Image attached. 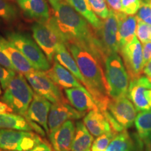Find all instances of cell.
I'll return each mask as SVG.
<instances>
[{"instance_id":"37","label":"cell","mask_w":151,"mask_h":151,"mask_svg":"<svg viewBox=\"0 0 151 151\" xmlns=\"http://www.w3.org/2000/svg\"><path fill=\"white\" fill-rule=\"evenodd\" d=\"M143 56L144 65L151 60V41L143 43Z\"/></svg>"},{"instance_id":"36","label":"cell","mask_w":151,"mask_h":151,"mask_svg":"<svg viewBox=\"0 0 151 151\" xmlns=\"http://www.w3.org/2000/svg\"><path fill=\"white\" fill-rule=\"evenodd\" d=\"M0 65L3 66L4 67L6 68V69H10V70L16 71L10 60L9 59L8 57L6 55L4 52L1 50V48H0Z\"/></svg>"},{"instance_id":"24","label":"cell","mask_w":151,"mask_h":151,"mask_svg":"<svg viewBox=\"0 0 151 151\" xmlns=\"http://www.w3.org/2000/svg\"><path fill=\"white\" fill-rule=\"evenodd\" d=\"M0 129L34 131L29 120L17 113H0Z\"/></svg>"},{"instance_id":"14","label":"cell","mask_w":151,"mask_h":151,"mask_svg":"<svg viewBox=\"0 0 151 151\" xmlns=\"http://www.w3.org/2000/svg\"><path fill=\"white\" fill-rule=\"evenodd\" d=\"M76 125L69 120L55 131L48 134L49 141L55 151H69L74 137Z\"/></svg>"},{"instance_id":"28","label":"cell","mask_w":151,"mask_h":151,"mask_svg":"<svg viewBox=\"0 0 151 151\" xmlns=\"http://www.w3.org/2000/svg\"><path fill=\"white\" fill-rule=\"evenodd\" d=\"M18 10L13 4L6 0H0V18L7 22H13L18 19Z\"/></svg>"},{"instance_id":"17","label":"cell","mask_w":151,"mask_h":151,"mask_svg":"<svg viewBox=\"0 0 151 151\" xmlns=\"http://www.w3.org/2000/svg\"><path fill=\"white\" fill-rule=\"evenodd\" d=\"M0 48L10 60L15 69L18 73L26 75L35 71L32 65L13 43L0 36Z\"/></svg>"},{"instance_id":"16","label":"cell","mask_w":151,"mask_h":151,"mask_svg":"<svg viewBox=\"0 0 151 151\" xmlns=\"http://www.w3.org/2000/svg\"><path fill=\"white\" fill-rule=\"evenodd\" d=\"M149 83L150 81L148 78L142 76L130 81L127 97L134 106L137 112L150 109L146 95V90L149 88Z\"/></svg>"},{"instance_id":"23","label":"cell","mask_w":151,"mask_h":151,"mask_svg":"<svg viewBox=\"0 0 151 151\" xmlns=\"http://www.w3.org/2000/svg\"><path fill=\"white\" fill-rule=\"evenodd\" d=\"M76 130L74 137L71 143V151H88L90 150L94 138L83 122L78 120L75 124Z\"/></svg>"},{"instance_id":"4","label":"cell","mask_w":151,"mask_h":151,"mask_svg":"<svg viewBox=\"0 0 151 151\" xmlns=\"http://www.w3.org/2000/svg\"><path fill=\"white\" fill-rule=\"evenodd\" d=\"M104 69L111 99L127 97L130 78L118 53H111L106 58Z\"/></svg>"},{"instance_id":"11","label":"cell","mask_w":151,"mask_h":151,"mask_svg":"<svg viewBox=\"0 0 151 151\" xmlns=\"http://www.w3.org/2000/svg\"><path fill=\"white\" fill-rule=\"evenodd\" d=\"M32 31L35 41L51 63L57 47L60 42L59 38L47 23L35 22L32 25Z\"/></svg>"},{"instance_id":"8","label":"cell","mask_w":151,"mask_h":151,"mask_svg":"<svg viewBox=\"0 0 151 151\" xmlns=\"http://www.w3.org/2000/svg\"><path fill=\"white\" fill-rule=\"evenodd\" d=\"M101 52L105 59L111 53H118V19L116 14L110 11L109 16L103 22L102 26L96 31Z\"/></svg>"},{"instance_id":"25","label":"cell","mask_w":151,"mask_h":151,"mask_svg":"<svg viewBox=\"0 0 151 151\" xmlns=\"http://www.w3.org/2000/svg\"><path fill=\"white\" fill-rule=\"evenodd\" d=\"M73 9L82 16L97 31L102 26L103 22L92 10L88 0H66Z\"/></svg>"},{"instance_id":"6","label":"cell","mask_w":151,"mask_h":151,"mask_svg":"<svg viewBox=\"0 0 151 151\" xmlns=\"http://www.w3.org/2000/svg\"><path fill=\"white\" fill-rule=\"evenodd\" d=\"M42 140L33 131L0 129V150L29 151Z\"/></svg>"},{"instance_id":"38","label":"cell","mask_w":151,"mask_h":151,"mask_svg":"<svg viewBox=\"0 0 151 151\" xmlns=\"http://www.w3.org/2000/svg\"><path fill=\"white\" fill-rule=\"evenodd\" d=\"M29 151H52L51 146L46 141H41Z\"/></svg>"},{"instance_id":"32","label":"cell","mask_w":151,"mask_h":151,"mask_svg":"<svg viewBox=\"0 0 151 151\" xmlns=\"http://www.w3.org/2000/svg\"><path fill=\"white\" fill-rule=\"evenodd\" d=\"M141 0H121V11L127 16H134L141 6Z\"/></svg>"},{"instance_id":"18","label":"cell","mask_w":151,"mask_h":151,"mask_svg":"<svg viewBox=\"0 0 151 151\" xmlns=\"http://www.w3.org/2000/svg\"><path fill=\"white\" fill-rule=\"evenodd\" d=\"M27 18L46 23L50 18L49 6L46 0H17Z\"/></svg>"},{"instance_id":"12","label":"cell","mask_w":151,"mask_h":151,"mask_svg":"<svg viewBox=\"0 0 151 151\" xmlns=\"http://www.w3.org/2000/svg\"><path fill=\"white\" fill-rule=\"evenodd\" d=\"M86 115L73 108L68 101L52 104L48 116L49 133L55 131L67 120H79Z\"/></svg>"},{"instance_id":"5","label":"cell","mask_w":151,"mask_h":151,"mask_svg":"<svg viewBox=\"0 0 151 151\" xmlns=\"http://www.w3.org/2000/svg\"><path fill=\"white\" fill-rule=\"evenodd\" d=\"M7 39L23 54L35 70L47 71L51 68L50 62L35 41L27 33L9 32Z\"/></svg>"},{"instance_id":"13","label":"cell","mask_w":151,"mask_h":151,"mask_svg":"<svg viewBox=\"0 0 151 151\" xmlns=\"http://www.w3.org/2000/svg\"><path fill=\"white\" fill-rule=\"evenodd\" d=\"M51 106V102L48 99L35 93L25 118L39 124L47 134H49L48 116Z\"/></svg>"},{"instance_id":"3","label":"cell","mask_w":151,"mask_h":151,"mask_svg":"<svg viewBox=\"0 0 151 151\" xmlns=\"http://www.w3.org/2000/svg\"><path fill=\"white\" fill-rule=\"evenodd\" d=\"M34 95V90L25 76L18 73L11 79L4 90L1 100L7 104L15 113L25 118Z\"/></svg>"},{"instance_id":"46","label":"cell","mask_w":151,"mask_h":151,"mask_svg":"<svg viewBox=\"0 0 151 151\" xmlns=\"http://www.w3.org/2000/svg\"><path fill=\"white\" fill-rule=\"evenodd\" d=\"M0 151H4V150H0Z\"/></svg>"},{"instance_id":"47","label":"cell","mask_w":151,"mask_h":151,"mask_svg":"<svg viewBox=\"0 0 151 151\" xmlns=\"http://www.w3.org/2000/svg\"><path fill=\"white\" fill-rule=\"evenodd\" d=\"M69 151H71V150H69Z\"/></svg>"},{"instance_id":"22","label":"cell","mask_w":151,"mask_h":151,"mask_svg":"<svg viewBox=\"0 0 151 151\" xmlns=\"http://www.w3.org/2000/svg\"><path fill=\"white\" fill-rule=\"evenodd\" d=\"M55 61L69 70L85 86V80L79 70L76 62L64 43L60 41L54 55Z\"/></svg>"},{"instance_id":"44","label":"cell","mask_w":151,"mask_h":151,"mask_svg":"<svg viewBox=\"0 0 151 151\" xmlns=\"http://www.w3.org/2000/svg\"><path fill=\"white\" fill-rule=\"evenodd\" d=\"M1 94V87H0V94Z\"/></svg>"},{"instance_id":"2","label":"cell","mask_w":151,"mask_h":151,"mask_svg":"<svg viewBox=\"0 0 151 151\" xmlns=\"http://www.w3.org/2000/svg\"><path fill=\"white\" fill-rule=\"evenodd\" d=\"M65 46L76 62L85 80V87L94 97L99 110H107L111 97L105 76L104 58L78 43H67Z\"/></svg>"},{"instance_id":"20","label":"cell","mask_w":151,"mask_h":151,"mask_svg":"<svg viewBox=\"0 0 151 151\" xmlns=\"http://www.w3.org/2000/svg\"><path fill=\"white\" fill-rule=\"evenodd\" d=\"M83 122L90 133L95 137L113 130L108 119L99 109L89 111L84 116Z\"/></svg>"},{"instance_id":"30","label":"cell","mask_w":151,"mask_h":151,"mask_svg":"<svg viewBox=\"0 0 151 151\" xmlns=\"http://www.w3.org/2000/svg\"><path fill=\"white\" fill-rule=\"evenodd\" d=\"M93 12L101 19H106L110 14L106 0H88Z\"/></svg>"},{"instance_id":"35","label":"cell","mask_w":151,"mask_h":151,"mask_svg":"<svg viewBox=\"0 0 151 151\" xmlns=\"http://www.w3.org/2000/svg\"><path fill=\"white\" fill-rule=\"evenodd\" d=\"M109 10L115 14L122 12L121 11V0H106Z\"/></svg>"},{"instance_id":"40","label":"cell","mask_w":151,"mask_h":151,"mask_svg":"<svg viewBox=\"0 0 151 151\" xmlns=\"http://www.w3.org/2000/svg\"><path fill=\"white\" fill-rule=\"evenodd\" d=\"M143 73L150 81H151V60L148 61L143 67Z\"/></svg>"},{"instance_id":"15","label":"cell","mask_w":151,"mask_h":151,"mask_svg":"<svg viewBox=\"0 0 151 151\" xmlns=\"http://www.w3.org/2000/svg\"><path fill=\"white\" fill-rule=\"evenodd\" d=\"M66 97L73 108L86 113L99 109L95 100L86 88H73L65 90Z\"/></svg>"},{"instance_id":"31","label":"cell","mask_w":151,"mask_h":151,"mask_svg":"<svg viewBox=\"0 0 151 151\" xmlns=\"http://www.w3.org/2000/svg\"><path fill=\"white\" fill-rule=\"evenodd\" d=\"M136 36L141 43H145L151 40V25L146 22L137 20Z\"/></svg>"},{"instance_id":"41","label":"cell","mask_w":151,"mask_h":151,"mask_svg":"<svg viewBox=\"0 0 151 151\" xmlns=\"http://www.w3.org/2000/svg\"><path fill=\"white\" fill-rule=\"evenodd\" d=\"M146 151H151V134L143 140Z\"/></svg>"},{"instance_id":"34","label":"cell","mask_w":151,"mask_h":151,"mask_svg":"<svg viewBox=\"0 0 151 151\" xmlns=\"http://www.w3.org/2000/svg\"><path fill=\"white\" fill-rule=\"evenodd\" d=\"M16 74V71L10 70L0 65V83L2 89L6 90L11 79Z\"/></svg>"},{"instance_id":"27","label":"cell","mask_w":151,"mask_h":151,"mask_svg":"<svg viewBox=\"0 0 151 151\" xmlns=\"http://www.w3.org/2000/svg\"><path fill=\"white\" fill-rule=\"evenodd\" d=\"M133 148V140L125 129L113 138L106 151H132Z\"/></svg>"},{"instance_id":"10","label":"cell","mask_w":151,"mask_h":151,"mask_svg":"<svg viewBox=\"0 0 151 151\" xmlns=\"http://www.w3.org/2000/svg\"><path fill=\"white\" fill-rule=\"evenodd\" d=\"M107 111L124 129L133 125L137 116V109L127 97L116 99H111Z\"/></svg>"},{"instance_id":"9","label":"cell","mask_w":151,"mask_h":151,"mask_svg":"<svg viewBox=\"0 0 151 151\" xmlns=\"http://www.w3.org/2000/svg\"><path fill=\"white\" fill-rule=\"evenodd\" d=\"M120 52L130 79L134 80L141 76L144 67L143 46L137 36L131 42L120 49Z\"/></svg>"},{"instance_id":"42","label":"cell","mask_w":151,"mask_h":151,"mask_svg":"<svg viewBox=\"0 0 151 151\" xmlns=\"http://www.w3.org/2000/svg\"><path fill=\"white\" fill-rule=\"evenodd\" d=\"M48 1H49V3L50 4V5L52 6V9H54L58 4L61 2L62 0H48Z\"/></svg>"},{"instance_id":"39","label":"cell","mask_w":151,"mask_h":151,"mask_svg":"<svg viewBox=\"0 0 151 151\" xmlns=\"http://www.w3.org/2000/svg\"><path fill=\"white\" fill-rule=\"evenodd\" d=\"M14 113L13 109L9 106L4 102L2 101H0V113Z\"/></svg>"},{"instance_id":"1","label":"cell","mask_w":151,"mask_h":151,"mask_svg":"<svg viewBox=\"0 0 151 151\" xmlns=\"http://www.w3.org/2000/svg\"><path fill=\"white\" fill-rule=\"evenodd\" d=\"M46 22L59 38L67 43H78L101 55L105 61L96 32L87 20L67 1L62 0L55 7Z\"/></svg>"},{"instance_id":"21","label":"cell","mask_w":151,"mask_h":151,"mask_svg":"<svg viewBox=\"0 0 151 151\" xmlns=\"http://www.w3.org/2000/svg\"><path fill=\"white\" fill-rule=\"evenodd\" d=\"M116 15L118 19V42L120 50L136 37L137 19L136 16H127L122 12Z\"/></svg>"},{"instance_id":"7","label":"cell","mask_w":151,"mask_h":151,"mask_svg":"<svg viewBox=\"0 0 151 151\" xmlns=\"http://www.w3.org/2000/svg\"><path fill=\"white\" fill-rule=\"evenodd\" d=\"M24 76L36 94L46 98L52 104L67 101L61 88L48 76L46 71L35 70Z\"/></svg>"},{"instance_id":"29","label":"cell","mask_w":151,"mask_h":151,"mask_svg":"<svg viewBox=\"0 0 151 151\" xmlns=\"http://www.w3.org/2000/svg\"><path fill=\"white\" fill-rule=\"evenodd\" d=\"M114 130L106 132L103 134L97 137L95 140H94L91 146V151H106L107 147L113 140V139L118 134Z\"/></svg>"},{"instance_id":"33","label":"cell","mask_w":151,"mask_h":151,"mask_svg":"<svg viewBox=\"0 0 151 151\" xmlns=\"http://www.w3.org/2000/svg\"><path fill=\"white\" fill-rule=\"evenodd\" d=\"M137 20L146 22L151 25V6L148 3L141 1V6L138 11L137 16Z\"/></svg>"},{"instance_id":"26","label":"cell","mask_w":151,"mask_h":151,"mask_svg":"<svg viewBox=\"0 0 151 151\" xmlns=\"http://www.w3.org/2000/svg\"><path fill=\"white\" fill-rule=\"evenodd\" d=\"M135 127L141 140L151 134V109L140 111L135 119Z\"/></svg>"},{"instance_id":"43","label":"cell","mask_w":151,"mask_h":151,"mask_svg":"<svg viewBox=\"0 0 151 151\" xmlns=\"http://www.w3.org/2000/svg\"><path fill=\"white\" fill-rule=\"evenodd\" d=\"M141 1H145V2H147V3H148L150 5V6H151V0H141Z\"/></svg>"},{"instance_id":"45","label":"cell","mask_w":151,"mask_h":151,"mask_svg":"<svg viewBox=\"0 0 151 151\" xmlns=\"http://www.w3.org/2000/svg\"><path fill=\"white\" fill-rule=\"evenodd\" d=\"M88 151H91V150H88Z\"/></svg>"},{"instance_id":"19","label":"cell","mask_w":151,"mask_h":151,"mask_svg":"<svg viewBox=\"0 0 151 151\" xmlns=\"http://www.w3.org/2000/svg\"><path fill=\"white\" fill-rule=\"evenodd\" d=\"M46 72L60 88L65 90L85 87L70 71L55 61L52 67Z\"/></svg>"}]
</instances>
